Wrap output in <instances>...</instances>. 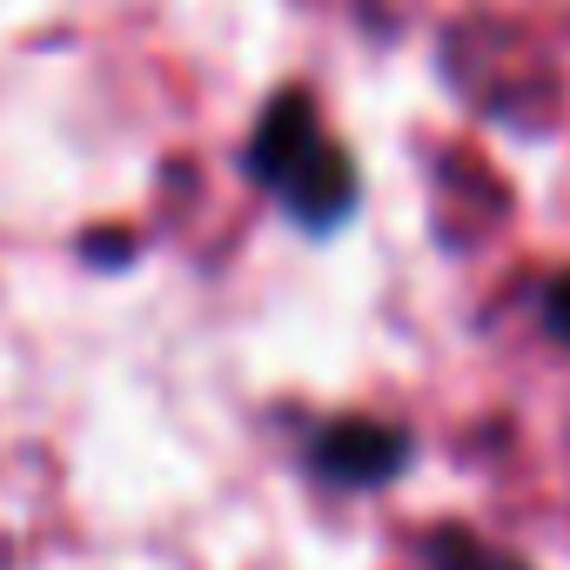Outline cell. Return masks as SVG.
I'll use <instances>...</instances> for the list:
<instances>
[{"label": "cell", "mask_w": 570, "mask_h": 570, "mask_svg": "<svg viewBox=\"0 0 570 570\" xmlns=\"http://www.w3.org/2000/svg\"><path fill=\"white\" fill-rule=\"evenodd\" d=\"M255 175L303 222H336L350 208V161L303 95H282L255 128Z\"/></svg>", "instance_id": "6da1fadb"}, {"label": "cell", "mask_w": 570, "mask_h": 570, "mask_svg": "<svg viewBox=\"0 0 570 570\" xmlns=\"http://www.w3.org/2000/svg\"><path fill=\"white\" fill-rule=\"evenodd\" d=\"M396 456H403V443L383 436V430H336L330 450H323V463H330L336 476H383Z\"/></svg>", "instance_id": "7a4b0ae2"}, {"label": "cell", "mask_w": 570, "mask_h": 570, "mask_svg": "<svg viewBox=\"0 0 570 570\" xmlns=\"http://www.w3.org/2000/svg\"><path fill=\"white\" fill-rule=\"evenodd\" d=\"M436 570H523V563H510V557H497V550H483L470 537H443L436 543Z\"/></svg>", "instance_id": "3957f363"}]
</instances>
